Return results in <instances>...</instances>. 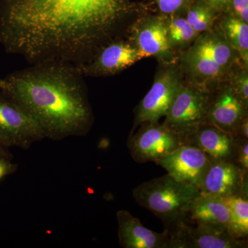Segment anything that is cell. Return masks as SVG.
I'll list each match as a JSON object with an SVG mask.
<instances>
[{"mask_svg":"<svg viewBox=\"0 0 248 248\" xmlns=\"http://www.w3.org/2000/svg\"><path fill=\"white\" fill-rule=\"evenodd\" d=\"M11 159V156L0 153V181L17 170V165L14 164Z\"/></svg>","mask_w":248,"mask_h":248,"instance_id":"cell-26","label":"cell"},{"mask_svg":"<svg viewBox=\"0 0 248 248\" xmlns=\"http://www.w3.org/2000/svg\"><path fill=\"white\" fill-rule=\"evenodd\" d=\"M216 10L200 0L193 3L187 9L186 19L199 34L210 30L217 18Z\"/></svg>","mask_w":248,"mask_h":248,"instance_id":"cell-21","label":"cell"},{"mask_svg":"<svg viewBox=\"0 0 248 248\" xmlns=\"http://www.w3.org/2000/svg\"><path fill=\"white\" fill-rule=\"evenodd\" d=\"M168 232V231H167ZM169 235V248H247V239H239L226 229L185 221L178 225Z\"/></svg>","mask_w":248,"mask_h":248,"instance_id":"cell-8","label":"cell"},{"mask_svg":"<svg viewBox=\"0 0 248 248\" xmlns=\"http://www.w3.org/2000/svg\"><path fill=\"white\" fill-rule=\"evenodd\" d=\"M248 182V171L232 161L212 159L200 187L202 195L227 198Z\"/></svg>","mask_w":248,"mask_h":248,"instance_id":"cell-11","label":"cell"},{"mask_svg":"<svg viewBox=\"0 0 248 248\" xmlns=\"http://www.w3.org/2000/svg\"><path fill=\"white\" fill-rule=\"evenodd\" d=\"M186 217L199 224L228 230L231 214L224 198L201 195L184 209Z\"/></svg>","mask_w":248,"mask_h":248,"instance_id":"cell-17","label":"cell"},{"mask_svg":"<svg viewBox=\"0 0 248 248\" xmlns=\"http://www.w3.org/2000/svg\"><path fill=\"white\" fill-rule=\"evenodd\" d=\"M0 153L1 154H4L6 155H8V156H11L10 153H9V151H8L7 148H5L4 147L0 146Z\"/></svg>","mask_w":248,"mask_h":248,"instance_id":"cell-28","label":"cell"},{"mask_svg":"<svg viewBox=\"0 0 248 248\" xmlns=\"http://www.w3.org/2000/svg\"><path fill=\"white\" fill-rule=\"evenodd\" d=\"M166 25L168 40L171 48H182L190 45L200 35L186 17H172Z\"/></svg>","mask_w":248,"mask_h":248,"instance_id":"cell-20","label":"cell"},{"mask_svg":"<svg viewBox=\"0 0 248 248\" xmlns=\"http://www.w3.org/2000/svg\"><path fill=\"white\" fill-rule=\"evenodd\" d=\"M188 144L197 147L214 160L234 161L236 138L210 124H204L188 138Z\"/></svg>","mask_w":248,"mask_h":248,"instance_id":"cell-15","label":"cell"},{"mask_svg":"<svg viewBox=\"0 0 248 248\" xmlns=\"http://www.w3.org/2000/svg\"><path fill=\"white\" fill-rule=\"evenodd\" d=\"M118 238L124 248H169V235L165 230L159 233L141 224L139 218L125 210L117 213Z\"/></svg>","mask_w":248,"mask_h":248,"instance_id":"cell-13","label":"cell"},{"mask_svg":"<svg viewBox=\"0 0 248 248\" xmlns=\"http://www.w3.org/2000/svg\"><path fill=\"white\" fill-rule=\"evenodd\" d=\"M229 14L234 17L248 22V0H231Z\"/></svg>","mask_w":248,"mask_h":248,"instance_id":"cell-25","label":"cell"},{"mask_svg":"<svg viewBox=\"0 0 248 248\" xmlns=\"http://www.w3.org/2000/svg\"><path fill=\"white\" fill-rule=\"evenodd\" d=\"M205 3L210 5L217 12H228L231 0H203Z\"/></svg>","mask_w":248,"mask_h":248,"instance_id":"cell-27","label":"cell"},{"mask_svg":"<svg viewBox=\"0 0 248 248\" xmlns=\"http://www.w3.org/2000/svg\"><path fill=\"white\" fill-rule=\"evenodd\" d=\"M232 88L238 97L248 107V77L247 72L240 73L234 78Z\"/></svg>","mask_w":248,"mask_h":248,"instance_id":"cell-23","label":"cell"},{"mask_svg":"<svg viewBox=\"0 0 248 248\" xmlns=\"http://www.w3.org/2000/svg\"><path fill=\"white\" fill-rule=\"evenodd\" d=\"M200 195L198 187L179 182L169 174L142 183L133 191L135 202L159 217L168 232L185 221L186 205Z\"/></svg>","mask_w":248,"mask_h":248,"instance_id":"cell-3","label":"cell"},{"mask_svg":"<svg viewBox=\"0 0 248 248\" xmlns=\"http://www.w3.org/2000/svg\"><path fill=\"white\" fill-rule=\"evenodd\" d=\"M136 133L129 136L127 146L134 161L139 164L153 162L188 144L187 139L162 124L146 123Z\"/></svg>","mask_w":248,"mask_h":248,"instance_id":"cell-7","label":"cell"},{"mask_svg":"<svg viewBox=\"0 0 248 248\" xmlns=\"http://www.w3.org/2000/svg\"><path fill=\"white\" fill-rule=\"evenodd\" d=\"M183 84L176 72L163 71L140 102L135 113L134 128L140 124L156 123L167 115Z\"/></svg>","mask_w":248,"mask_h":248,"instance_id":"cell-9","label":"cell"},{"mask_svg":"<svg viewBox=\"0 0 248 248\" xmlns=\"http://www.w3.org/2000/svg\"><path fill=\"white\" fill-rule=\"evenodd\" d=\"M211 162V158L203 151L197 147L186 144L158 160L156 164L166 170L176 180L195 186L200 190Z\"/></svg>","mask_w":248,"mask_h":248,"instance_id":"cell-10","label":"cell"},{"mask_svg":"<svg viewBox=\"0 0 248 248\" xmlns=\"http://www.w3.org/2000/svg\"><path fill=\"white\" fill-rule=\"evenodd\" d=\"M235 163L240 168L248 171V139L236 138V155Z\"/></svg>","mask_w":248,"mask_h":248,"instance_id":"cell-24","label":"cell"},{"mask_svg":"<svg viewBox=\"0 0 248 248\" xmlns=\"http://www.w3.org/2000/svg\"><path fill=\"white\" fill-rule=\"evenodd\" d=\"M247 108L230 86L218 94L215 102L210 103L206 123L234 135L238 125L246 117Z\"/></svg>","mask_w":248,"mask_h":248,"instance_id":"cell-16","label":"cell"},{"mask_svg":"<svg viewBox=\"0 0 248 248\" xmlns=\"http://www.w3.org/2000/svg\"><path fill=\"white\" fill-rule=\"evenodd\" d=\"M161 13L174 15L179 11L187 9L192 0H154Z\"/></svg>","mask_w":248,"mask_h":248,"instance_id":"cell-22","label":"cell"},{"mask_svg":"<svg viewBox=\"0 0 248 248\" xmlns=\"http://www.w3.org/2000/svg\"><path fill=\"white\" fill-rule=\"evenodd\" d=\"M210 106L208 93L195 86L183 85L163 124L188 141L197 129L206 123Z\"/></svg>","mask_w":248,"mask_h":248,"instance_id":"cell-6","label":"cell"},{"mask_svg":"<svg viewBox=\"0 0 248 248\" xmlns=\"http://www.w3.org/2000/svg\"><path fill=\"white\" fill-rule=\"evenodd\" d=\"M223 34L205 31L182 56V66L196 81L207 82L229 71L237 55Z\"/></svg>","mask_w":248,"mask_h":248,"instance_id":"cell-4","label":"cell"},{"mask_svg":"<svg viewBox=\"0 0 248 248\" xmlns=\"http://www.w3.org/2000/svg\"><path fill=\"white\" fill-rule=\"evenodd\" d=\"M248 182L241 191L224 198L230 209L231 218L228 231L236 239H245L248 235Z\"/></svg>","mask_w":248,"mask_h":248,"instance_id":"cell-18","label":"cell"},{"mask_svg":"<svg viewBox=\"0 0 248 248\" xmlns=\"http://www.w3.org/2000/svg\"><path fill=\"white\" fill-rule=\"evenodd\" d=\"M133 37L143 58L154 56L163 61L172 59L167 25L162 17H148L138 23L133 28Z\"/></svg>","mask_w":248,"mask_h":248,"instance_id":"cell-12","label":"cell"},{"mask_svg":"<svg viewBox=\"0 0 248 248\" xmlns=\"http://www.w3.org/2000/svg\"><path fill=\"white\" fill-rule=\"evenodd\" d=\"M223 35L227 42L237 52L246 68L248 65V23L229 14L221 24Z\"/></svg>","mask_w":248,"mask_h":248,"instance_id":"cell-19","label":"cell"},{"mask_svg":"<svg viewBox=\"0 0 248 248\" xmlns=\"http://www.w3.org/2000/svg\"><path fill=\"white\" fill-rule=\"evenodd\" d=\"M143 58L136 46L124 42H116L103 49L92 63L78 69L89 74H114Z\"/></svg>","mask_w":248,"mask_h":248,"instance_id":"cell-14","label":"cell"},{"mask_svg":"<svg viewBox=\"0 0 248 248\" xmlns=\"http://www.w3.org/2000/svg\"><path fill=\"white\" fill-rule=\"evenodd\" d=\"M78 68L42 62L0 79V91L40 124L45 138L61 140L89 131L92 112Z\"/></svg>","mask_w":248,"mask_h":248,"instance_id":"cell-2","label":"cell"},{"mask_svg":"<svg viewBox=\"0 0 248 248\" xmlns=\"http://www.w3.org/2000/svg\"><path fill=\"white\" fill-rule=\"evenodd\" d=\"M137 9L133 0H0V42L39 63L78 61Z\"/></svg>","mask_w":248,"mask_h":248,"instance_id":"cell-1","label":"cell"},{"mask_svg":"<svg viewBox=\"0 0 248 248\" xmlns=\"http://www.w3.org/2000/svg\"><path fill=\"white\" fill-rule=\"evenodd\" d=\"M45 138L35 119L22 106L0 92V146L27 149Z\"/></svg>","mask_w":248,"mask_h":248,"instance_id":"cell-5","label":"cell"}]
</instances>
